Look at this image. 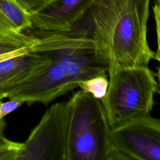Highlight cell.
<instances>
[{"instance_id":"cell-9","label":"cell","mask_w":160,"mask_h":160,"mask_svg":"<svg viewBox=\"0 0 160 160\" xmlns=\"http://www.w3.org/2000/svg\"><path fill=\"white\" fill-rule=\"evenodd\" d=\"M32 27L31 12L18 0H0V35L17 34Z\"/></svg>"},{"instance_id":"cell-18","label":"cell","mask_w":160,"mask_h":160,"mask_svg":"<svg viewBox=\"0 0 160 160\" xmlns=\"http://www.w3.org/2000/svg\"></svg>"},{"instance_id":"cell-8","label":"cell","mask_w":160,"mask_h":160,"mask_svg":"<svg viewBox=\"0 0 160 160\" xmlns=\"http://www.w3.org/2000/svg\"><path fill=\"white\" fill-rule=\"evenodd\" d=\"M51 62L48 52H29L0 61V101L42 73Z\"/></svg>"},{"instance_id":"cell-4","label":"cell","mask_w":160,"mask_h":160,"mask_svg":"<svg viewBox=\"0 0 160 160\" xmlns=\"http://www.w3.org/2000/svg\"><path fill=\"white\" fill-rule=\"evenodd\" d=\"M69 101L52 105L22 143L17 160H68Z\"/></svg>"},{"instance_id":"cell-16","label":"cell","mask_w":160,"mask_h":160,"mask_svg":"<svg viewBox=\"0 0 160 160\" xmlns=\"http://www.w3.org/2000/svg\"><path fill=\"white\" fill-rule=\"evenodd\" d=\"M29 11L34 9L47 0H18Z\"/></svg>"},{"instance_id":"cell-10","label":"cell","mask_w":160,"mask_h":160,"mask_svg":"<svg viewBox=\"0 0 160 160\" xmlns=\"http://www.w3.org/2000/svg\"><path fill=\"white\" fill-rule=\"evenodd\" d=\"M78 86L85 92L89 93L94 98L101 99L107 93L109 86L108 73H102L80 81Z\"/></svg>"},{"instance_id":"cell-5","label":"cell","mask_w":160,"mask_h":160,"mask_svg":"<svg viewBox=\"0 0 160 160\" xmlns=\"http://www.w3.org/2000/svg\"><path fill=\"white\" fill-rule=\"evenodd\" d=\"M122 160H160V118L142 114L111 128Z\"/></svg>"},{"instance_id":"cell-2","label":"cell","mask_w":160,"mask_h":160,"mask_svg":"<svg viewBox=\"0 0 160 160\" xmlns=\"http://www.w3.org/2000/svg\"><path fill=\"white\" fill-rule=\"evenodd\" d=\"M68 101V160H122L101 101L81 89Z\"/></svg>"},{"instance_id":"cell-17","label":"cell","mask_w":160,"mask_h":160,"mask_svg":"<svg viewBox=\"0 0 160 160\" xmlns=\"http://www.w3.org/2000/svg\"><path fill=\"white\" fill-rule=\"evenodd\" d=\"M6 123L4 119H1L0 120V142L6 138L4 133V128L6 127Z\"/></svg>"},{"instance_id":"cell-13","label":"cell","mask_w":160,"mask_h":160,"mask_svg":"<svg viewBox=\"0 0 160 160\" xmlns=\"http://www.w3.org/2000/svg\"><path fill=\"white\" fill-rule=\"evenodd\" d=\"M22 146V143L5 138L0 142V160H17Z\"/></svg>"},{"instance_id":"cell-11","label":"cell","mask_w":160,"mask_h":160,"mask_svg":"<svg viewBox=\"0 0 160 160\" xmlns=\"http://www.w3.org/2000/svg\"><path fill=\"white\" fill-rule=\"evenodd\" d=\"M35 40V37L25 32L17 34L0 35V55L22 48H30Z\"/></svg>"},{"instance_id":"cell-15","label":"cell","mask_w":160,"mask_h":160,"mask_svg":"<svg viewBox=\"0 0 160 160\" xmlns=\"http://www.w3.org/2000/svg\"><path fill=\"white\" fill-rule=\"evenodd\" d=\"M30 52V49L29 48H22L21 49L12 51V52H9L6 54H1L0 55V61H3V60H6L17 56H19V55H22L26 53H28Z\"/></svg>"},{"instance_id":"cell-7","label":"cell","mask_w":160,"mask_h":160,"mask_svg":"<svg viewBox=\"0 0 160 160\" xmlns=\"http://www.w3.org/2000/svg\"><path fill=\"white\" fill-rule=\"evenodd\" d=\"M99 0H47L30 11L32 27L45 31H68L81 21Z\"/></svg>"},{"instance_id":"cell-3","label":"cell","mask_w":160,"mask_h":160,"mask_svg":"<svg viewBox=\"0 0 160 160\" xmlns=\"http://www.w3.org/2000/svg\"><path fill=\"white\" fill-rule=\"evenodd\" d=\"M108 78V91L101 101L111 128L150 113L158 84L155 72L148 66L114 69Z\"/></svg>"},{"instance_id":"cell-1","label":"cell","mask_w":160,"mask_h":160,"mask_svg":"<svg viewBox=\"0 0 160 160\" xmlns=\"http://www.w3.org/2000/svg\"><path fill=\"white\" fill-rule=\"evenodd\" d=\"M151 0H99L86 16L95 46L114 69L148 66V22Z\"/></svg>"},{"instance_id":"cell-12","label":"cell","mask_w":160,"mask_h":160,"mask_svg":"<svg viewBox=\"0 0 160 160\" xmlns=\"http://www.w3.org/2000/svg\"><path fill=\"white\" fill-rule=\"evenodd\" d=\"M154 19L155 23V29L156 35L157 48L155 52L154 60L158 62V66L156 68V76L158 84V93L160 94V0H155L152 7Z\"/></svg>"},{"instance_id":"cell-6","label":"cell","mask_w":160,"mask_h":160,"mask_svg":"<svg viewBox=\"0 0 160 160\" xmlns=\"http://www.w3.org/2000/svg\"><path fill=\"white\" fill-rule=\"evenodd\" d=\"M51 62L41 74L19 87L8 98L19 99L31 105L34 102L48 104L58 97L78 88L64 64L49 51Z\"/></svg>"},{"instance_id":"cell-14","label":"cell","mask_w":160,"mask_h":160,"mask_svg":"<svg viewBox=\"0 0 160 160\" xmlns=\"http://www.w3.org/2000/svg\"><path fill=\"white\" fill-rule=\"evenodd\" d=\"M23 103L22 101L19 99H10L6 102L0 101V120L4 116L15 111Z\"/></svg>"}]
</instances>
